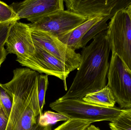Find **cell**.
Segmentation results:
<instances>
[{"label":"cell","mask_w":131,"mask_h":130,"mask_svg":"<svg viewBox=\"0 0 131 130\" xmlns=\"http://www.w3.org/2000/svg\"><path fill=\"white\" fill-rule=\"evenodd\" d=\"M51 109L69 120H79L92 123L114 121L122 111L118 108L100 107L81 99H57L49 105Z\"/></svg>","instance_id":"3957f363"},{"label":"cell","mask_w":131,"mask_h":130,"mask_svg":"<svg viewBox=\"0 0 131 130\" xmlns=\"http://www.w3.org/2000/svg\"><path fill=\"white\" fill-rule=\"evenodd\" d=\"M12 21H18L17 14L10 5L0 1V23Z\"/></svg>","instance_id":"d6986e66"},{"label":"cell","mask_w":131,"mask_h":130,"mask_svg":"<svg viewBox=\"0 0 131 130\" xmlns=\"http://www.w3.org/2000/svg\"><path fill=\"white\" fill-rule=\"evenodd\" d=\"M12 79L2 87L12 99L11 111L6 130H51V126L39 124L41 112L38 97L39 74L28 68H17Z\"/></svg>","instance_id":"6da1fadb"},{"label":"cell","mask_w":131,"mask_h":130,"mask_svg":"<svg viewBox=\"0 0 131 130\" xmlns=\"http://www.w3.org/2000/svg\"><path fill=\"white\" fill-rule=\"evenodd\" d=\"M34 44L35 50L32 56L19 63L38 73L55 76L63 82L66 91L68 89L66 79L72 71L62 62L45 50L41 47Z\"/></svg>","instance_id":"ba28073f"},{"label":"cell","mask_w":131,"mask_h":130,"mask_svg":"<svg viewBox=\"0 0 131 130\" xmlns=\"http://www.w3.org/2000/svg\"><path fill=\"white\" fill-rule=\"evenodd\" d=\"M8 120L4 111L0 112V130H6Z\"/></svg>","instance_id":"7402d4cb"},{"label":"cell","mask_w":131,"mask_h":130,"mask_svg":"<svg viewBox=\"0 0 131 130\" xmlns=\"http://www.w3.org/2000/svg\"><path fill=\"white\" fill-rule=\"evenodd\" d=\"M64 0H26L10 5L17 14L18 21L26 19L31 23L58 10H64Z\"/></svg>","instance_id":"8fae6325"},{"label":"cell","mask_w":131,"mask_h":130,"mask_svg":"<svg viewBox=\"0 0 131 130\" xmlns=\"http://www.w3.org/2000/svg\"><path fill=\"white\" fill-rule=\"evenodd\" d=\"M107 86L116 103L123 109L131 108V70L123 60L112 52L107 75Z\"/></svg>","instance_id":"5b68a950"},{"label":"cell","mask_w":131,"mask_h":130,"mask_svg":"<svg viewBox=\"0 0 131 130\" xmlns=\"http://www.w3.org/2000/svg\"><path fill=\"white\" fill-rule=\"evenodd\" d=\"M88 20L85 17L67 10L51 12L33 23L28 24L31 30L48 32L57 37L71 30Z\"/></svg>","instance_id":"8992f818"},{"label":"cell","mask_w":131,"mask_h":130,"mask_svg":"<svg viewBox=\"0 0 131 130\" xmlns=\"http://www.w3.org/2000/svg\"><path fill=\"white\" fill-rule=\"evenodd\" d=\"M4 111L2 110V107L1 104V102H0V112L2 111Z\"/></svg>","instance_id":"4316f807"},{"label":"cell","mask_w":131,"mask_h":130,"mask_svg":"<svg viewBox=\"0 0 131 130\" xmlns=\"http://www.w3.org/2000/svg\"><path fill=\"white\" fill-rule=\"evenodd\" d=\"M106 31L112 52L131 70V20L125 8L117 11L111 18Z\"/></svg>","instance_id":"277c9868"},{"label":"cell","mask_w":131,"mask_h":130,"mask_svg":"<svg viewBox=\"0 0 131 130\" xmlns=\"http://www.w3.org/2000/svg\"><path fill=\"white\" fill-rule=\"evenodd\" d=\"M48 85V75H39L38 81V97L40 110L42 113L45 104V95Z\"/></svg>","instance_id":"2e32d148"},{"label":"cell","mask_w":131,"mask_h":130,"mask_svg":"<svg viewBox=\"0 0 131 130\" xmlns=\"http://www.w3.org/2000/svg\"><path fill=\"white\" fill-rule=\"evenodd\" d=\"M8 55L6 49L4 47L0 48V67L4 61L6 59Z\"/></svg>","instance_id":"603a6c76"},{"label":"cell","mask_w":131,"mask_h":130,"mask_svg":"<svg viewBox=\"0 0 131 130\" xmlns=\"http://www.w3.org/2000/svg\"><path fill=\"white\" fill-rule=\"evenodd\" d=\"M31 30L34 43L41 47L71 69H78L81 62V54L77 53L60 41L57 37L48 32Z\"/></svg>","instance_id":"9c48e42d"},{"label":"cell","mask_w":131,"mask_h":130,"mask_svg":"<svg viewBox=\"0 0 131 130\" xmlns=\"http://www.w3.org/2000/svg\"><path fill=\"white\" fill-rule=\"evenodd\" d=\"M125 9L126 11H127V12L128 13V14H129L131 20V3L129 5H128L125 8Z\"/></svg>","instance_id":"484cf974"},{"label":"cell","mask_w":131,"mask_h":130,"mask_svg":"<svg viewBox=\"0 0 131 130\" xmlns=\"http://www.w3.org/2000/svg\"><path fill=\"white\" fill-rule=\"evenodd\" d=\"M7 54H14L20 63L32 56L35 48L28 24L16 21L11 26L5 43Z\"/></svg>","instance_id":"30bf717a"},{"label":"cell","mask_w":131,"mask_h":130,"mask_svg":"<svg viewBox=\"0 0 131 130\" xmlns=\"http://www.w3.org/2000/svg\"><path fill=\"white\" fill-rule=\"evenodd\" d=\"M68 120L67 117L60 113L48 111L40 117L39 124L42 126H48L59 121H66Z\"/></svg>","instance_id":"9a60e30c"},{"label":"cell","mask_w":131,"mask_h":130,"mask_svg":"<svg viewBox=\"0 0 131 130\" xmlns=\"http://www.w3.org/2000/svg\"><path fill=\"white\" fill-rule=\"evenodd\" d=\"M111 50L106 30L99 34L89 45L82 48L80 66L72 84L59 99L82 100L87 95L105 88Z\"/></svg>","instance_id":"7a4b0ae2"},{"label":"cell","mask_w":131,"mask_h":130,"mask_svg":"<svg viewBox=\"0 0 131 130\" xmlns=\"http://www.w3.org/2000/svg\"><path fill=\"white\" fill-rule=\"evenodd\" d=\"M82 100L91 104L106 107H114L116 104L112 92L107 85L100 91L87 95Z\"/></svg>","instance_id":"4fadbf2b"},{"label":"cell","mask_w":131,"mask_h":130,"mask_svg":"<svg viewBox=\"0 0 131 130\" xmlns=\"http://www.w3.org/2000/svg\"><path fill=\"white\" fill-rule=\"evenodd\" d=\"M67 10L88 19L109 16L125 8L131 1L64 0Z\"/></svg>","instance_id":"52a82bcc"},{"label":"cell","mask_w":131,"mask_h":130,"mask_svg":"<svg viewBox=\"0 0 131 130\" xmlns=\"http://www.w3.org/2000/svg\"><path fill=\"white\" fill-rule=\"evenodd\" d=\"M123 111L131 119V108L130 109H123Z\"/></svg>","instance_id":"d4e9b609"},{"label":"cell","mask_w":131,"mask_h":130,"mask_svg":"<svg viewBox=\"0 0 131 130\" xmlns=\"http://www.w3.org/2000/svg\"><path fill=\"white\" fill-rule=\"evenodd\" d=\"M103 17L88 19L79 26L58 37L64 44L75 51L80 49L81 41L91 27L101 20Z\"/></svg>","instance_id":"7c38bea8"},{"label":"cell","mask_w":131,"mask_h":130,"mask_svg":"<svg viewBox=\"0 0 131 130\" xmlns=\"http://www.w3.org/2000/svg\"><path fill=\"white\" fill-rule=\"evenodd\" d=\"M92 122L79 120H69L54 130H85Z\"/></svg>","instance_id":"e0dca14e"},{"label":"cell","mask_w":131,"mask_h":130,"mask_svg":"<svg viewBox=\"0 0 131 130\" xmlns=\"http://www.w3.org/2000/svg\"><path fill=\"white\" fill-rule=\"evenodd\" d=\"M85 130H101L99 127L94 125H90Z\"/></svg>","instance_id":"cb8c5ba5"},{"label":"cell","mask_w":131,"mask_h":130,"mask_svg":"<svg viewBox=\"0 0 131 130\" xmlns=\"http://www.w3.org/2000/svg\"><path fill=\"white\" fill-rule=\"evenodd\" d=\"M114 15L105 16L101 20L93 25L87 32L82 38L80 43V48H83L86 46L87 44L91 40L102 31L107 30L108 27L107 21Z\"/></svg>","instance_id":"5bb4252c"},{"label":"cell","mask_w":131,"mask_h":130,"mask_svg":"<svg viewBox=\"0 0 131 130\" xmlns=\"http://www.w3.org/2000/svg\"><path fill=\"white\" fill-rule=\"evenodd\" d=\"M0 102L5 115L9 118L12 105V99L10 95L2 87L0 83Z\"/></svg>","instance_id":"ffe728a7"},{"label":"cell","mask_w":131,"mask_h":130,"mask_svg":"<svg viewBox=\"0 0 131 130\" xmlns=\"http://www.w3.org/2000/svg\"><path fill=\"white\" fill-rule=\"evenodd\" d=\"M109 125L112 130H131V119L122 109L121 114Z\"/></svg>","instance_id":"ac0fdd59"},{"label":"cell","mask_w":131,"mask_h":130,"mask_svg":"<svg viewBox=\"0 0 131 130\" xmlns=\"http://www.w3.org/2000/svg\"><path fill=\"white\" fill-rule=\"evenodd\" d=\"M16 21H12L0 23V48L4 47L11 26Z\"/></svg>","instance_id":"44dd1931"}]
</instances>
